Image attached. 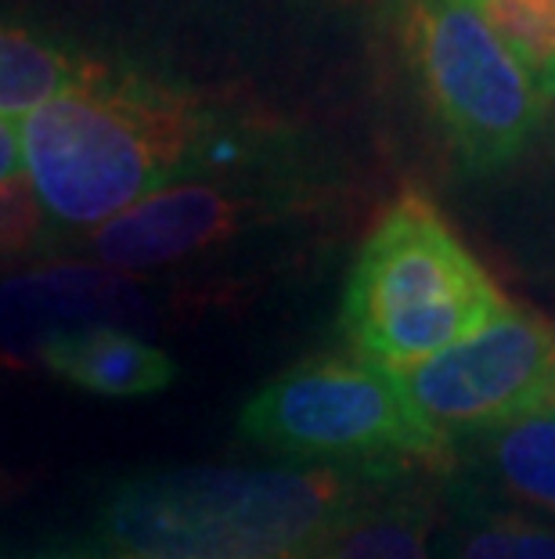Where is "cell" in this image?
<instances>
[{"mask_svg": "<svg viewBox=\"0 0 555 559\" xmlns=\"http://www.w3.org/2000/svg\"><path fill=\"white\" fill-rule=\"evenodd\" d=\"M220 127L192 94L101 62L19 123L22 174L47 217L101 228L214 163Z\"/></svg>", "mask_w": 555, "mask_h": 559, "instance_id": "1", "label": "cell"}, {"mask_svg": "<svg viewBox=\"0 0 555 559\" xmlns=\"http://www.w3.org/2000/svg\"><path fill=\"white\" fill-rule=\"evenodd\" d=\"M552 401H555V379H552Z\"/></svg>", "mask_w": 555, "mask_h": 559, "instance_id": "18", "label": "cell"}, {"mask_svg": "<svg viewBox=\"0 0 555 559\" xmlns=\"http://www.w3.org/2000/svg\"><path fill=\"white\" fill-rule=\"evenodd\" d=\"M22 148H19V130L11 123H0V192L22 181Z\"/></svg>", "mask_w": 555, "mask_h": 559, "instance_id": "16", "label": "cell"}, {"mask_svg": "<svg viewBox=\"0 0 555 559\" xmlns=\"http://www.w3.org/2000/svg\"><path fill=\"white\" fill-rule=\"evenodd\" d=\"M148 318V293L112 267L58 264L0 278V365L33 368L47 343L65 332Z\"/></svg>", "mask_w": 555, "mask_h": 559, "instance_id": "8", "label": "cell"}, {"mask_svg": "<svg viewBox=\"0 0 555 559\" xmlns=\"http://www.w3.org/2000/svg\"><path fill=\"white\" fill-rule=\"evenodd\" d=\"M397 379L433 430L487 433L552 401L555 329L509 307L436 358L400 368Z\"/></svg>", "mask_w": 555, "mask_h": 559, "instance_id": "6", "label": "cell"}, {"mask_svg": "<svg viewBox=\"0 0 555 559\" xmlns=\"http://www.w3.org/2000/svg\"><path fill=\"white\" fill-rule=\"evenodd\" d=\"M491 275L422 192H400L353 260L342 329L364 361L411 368L509 311Z\"/></svg>", "mask_w": 555, "mask_h": 559, "instance_id": "3", "label": "cell"}, {"mask_svg": "<svg viewBox=\"0 0 555 559\" xmlns=\"http://www.w3.org/2000/svg\"><path fill=\"white\" fill-rule=\"evenodd\" d=\"M91 69V58L65 51L37 29L0 19V123L26 120Z\"/></svg>", "mask_w": 555, "mask_h": 559, "instance_id": "11", "label": "cell"}, {"mask_svg": "<svg viewBox=\"0 0 555 559\" xmlns=\"http://www.w3.org/2000/svg\"><path fill=\"white\" fill-rule=\"evenodd\" d=\"M364 480L339 466L141 473L105 502L130 559H311L361 513Z\"/></svg>", "mask_w": 555, "mask_h": 559, "instance_id": "2", "label": "cell"}, {"mask_svg": "<svg viewBox=\"0 0 555 559\" xmlns=\"http://www.w3.org/2000/svg\"><path fill=\"white\" fill-rule=\"evenodd\" d=\"M400 37L447 145L472 174L509 166L545 116L516 58L466 0H405Z\"/></svg>", "mask_w": 555, "mask_h": 559, "instance_id": "4", "label": "cell"}, {"mask_svg": "<svg viewBox=\"0 0 555 559\" xmlns=\"http://www.w3.org/2000/svg\"><path fill=\"white\" fill-rule=\"evenodd\" d=\"M40 368L98 397H152L177 379V361L167 350L116 325L76 329L51 340L40 354Z\"/></svg>", "mask_w": 555, "mask_h": 559, "instance_id": "9", "label": "cell"}, {"mask_svg": "<svg viewBox=\"0 0 555 559\" xmlns=\"http://www.w3.org/2000/svg\"><path fill=\"white\" fill-rule=\"evenodd\" d=\"M476 455L505 495L555 520V401L476 433Z\"/></svg>", "mask_w": 555, "mask_h": 559, "instance_id": "10", "label": "cell"}, {"mask_svg": "<svg viewBox=\"0 0 555 559\" xmlns=\"http://www.w3.org/2000/svg\"><path fill=\"white\" fill-rule=\"evenodd\" d=\"M51 559H84V556H51Z\"/></svg>", "mask_w": 555, "mask_h": 559, "instance_id": "17", "label": "cell"}, {"mask_svg": "<svg viewBox=\"0 0 555 559\" xmlns=\"http://www.w3.org/2000/svg\"><path fill=\"white\" fill-rule=\"evenodd\" d=\"M292 210H297V195L286 188L188 177L94 228L91 249L120 275L156 271L228 246L239 235L264 228Z\"/></svg>", "mask_w": 555, "mask_h": 559, "instance_id": "7", "label": "cell"}, {"mask_svg": "<svg viewBox=\"0 0 555 559\" xmlns=\"http://www.w3.org/2000/svg\"><path fill=\"white\" fill-rule=\"evenodd\" d=\"M242 433L278 455L347 462H433L447 437L422 419L394 368L303 361L242 408Z\"/></svg>", "mask_w": 555, "mask_h": 559, "instance_id": "5", "label": "cell"}, {"mask_svg": "<svg viewBox=\"0 0 555 559\" xmlns=\"http://www.w3.org/2000/svg\"><path fill=\"white\" fill-rule=\"evenodd\" d=\"M447 559H555V523L458 498L444 542Z\"/></svg>", "mask_w": 555, "mask_h": 559, "instance_id": "12", "label": "cell"}, {"mask_svg": "<svg viewBox=\"0 0 555 559\" xmlns=\"http://www.w3.org/2000/svg\"><path fill=\"white\" fill-rule=\"evenodd\" d=\"M40 213L44 210L26 177L0 192V257L33 242V235L40 231Z\"/></svg>", "mask_w": 555, "mask_h": 559, "instance_id": "15", "label": "cell"}, {"mask_svg": "<svg viewBox=\"0 0 555 559\" xmlns=\"http://www.w3.org/2000/svg\"><path fill=\"white\" fill-rule=\"evenodd\" d=\"M516 58L541 102L555 98V0H466Z\"/></svg>", "mask_w": 555, "mask_h": 559, "instance_id": "13", "label": "cell"}, {"mask_svg": "<svg viewBox=\"0 0 555 559\" xmlns=\"http://www.w3.org/2000/svg\"><path fill=\"white\" fill-rule=\"evenodd\" d=\"M317 559H430V520L415 506L361 509Z\"/></svg>", "mask_w": 555, "mask_h": 559, "instance_id": "14", "label": "cell"}]
</instances>
